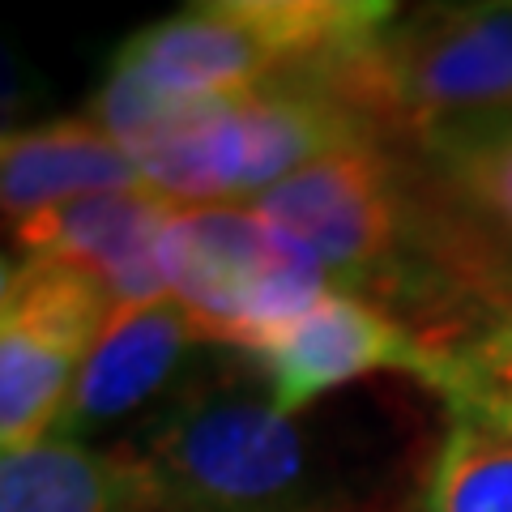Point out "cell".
Instances as JSON below:
<instances>
[{"mask_svg":"<svg viewBox=\"0 0 512 512\" xmlns=\"http://www.w3.org/2000/svg\"><path fill=\"white\" fill-rule=\"evenodd\" d=\"M133 512H329V466L248 355L201 363L111 448Z\"/></svg>","mask_w":512,"mask_h":512,"instance_id":"cell-1","label":"cell"},{"mask_svg":"<svg viewBox=\"0 0 512 512\" xmlns=\"http://www.w3.org/2000/svg\"><path fill=\"white\" fill-rule=\"evenodd\" d=\"M312 77L376 128L414 146L512 120V5H427L384 26Z\"/></svg>","mask_w":512,"mask_h":512,"instance_id":"cell-2","label":"cell"},{"mask_svg":"<svg viewBox=\"0 0 512 512\" xmlns=\"http://www.w3.org/2000/svg\"><path fill=\"white\" fill-rule=\"evenodd\" d=\"M393 13L367 0H205L128 35L111 73L180 107L214 103L312 73Z\"/></svg>","mask_w":512,"mask_h":512,"instance_id":"cell-3","label":"cell"},{"mask_svg":"<svg viewBox=\"0 0 512 512\" xmlns=\"http://www.w3.org/2000/svg\"><path fill=\"white\" fill-rule=\"evenodd\" d=\"M376 128L312 73L184 107L163 137L137 154L146 184L175 205L256 201L316 158Z\"/></svg>","mask_w":512,"mask_h":512,"instance_id":"cell-4","label":"cell"},{"mask_svg":"<svg viewBox=\"0 0 512 512\" xmlns=\"http://www.w3.org/2000/svg\"><path fill=\"white\" fill-rule=\"evenodd\" d=\"M252 205L325 269L333 291L376 308L414 295L419 265L410 252L423 231V205L406 167L380 137L316 158Z\"/></svg>","mask_w":512,"mask_h":512,"instance_id":"cell-5","label":"cell"},{"mask_svg":"<svg viewBox=\"0 0 512 512\" xmlns=\"http://www.w3.org/2000/svg\"><path fill=\"white\" fill-rule=\"evenodd\" d=\"M158 269L163 291L188 303L222 350H244L333 291L325 269L269 227L252 201L180 205L158 244Z\"/></svg>","mask_w":512,"mask_h":512,"instance_id":"cell-6","label":"cell"},{"mask_svg":"<svg viewBox=\"0 0 512 512\" xmlns=\"http://www.w3.org/2000/svg\"><path fill=\"white\" fill-rule=\"evenodd\" d=\"M116 312L111 291L64 261H13L0 282V444L5 453L56 431L77 376Z\"/></svg>","mask_w":512,"mask_h":512,"instance_id":"cell-7","label":"cell"},{"mask_svg":"<svg viewBox=\"0 0 512 512\" xmlns=\"http://www.w3.org/2000/svg\"><path fill=\"white\" fill-rule=\"evenodd\" d=\"M239 355L261 367L282 414L308 410L338 384L376 372L414 376L440 397L453 393L457 380V346L431 342L402 325L389 308L346 291H329L299 316L265 329Z\"/></svg>","mask_w":512,"mask_h":512,"instance_id":"cell-8","label":"cell"},{"mask_svg":"<svg viewBox=\"0 0 512 512\" xmlns=\"http://www.w3.org/2000/svg\"><path fill=\"white\" fill-rule=\"evenodd\" d=\"M201 346H218L214 329L175 295L124 303L103 325L52 436L86 444L128 414L163 406L192 376Z\"/></svg>","mask_w":512,"mask_h":512,"instance_id":"cell-9","label":"cell"},{"mask_svg":"<svg viewBox=\"0 0 512 512\" xmlns=\"http://www.w3.org/2000/svg\"><path fill=\"white\" fill-rule=\"evenodd\" d=\"M171 197L154 188H124V192H94L13 222V248L18 261H64L99 278L116 308L141 303L163 291L158 269V244L175 218Z\"/></svg>","mask_w":512,"mask_h":512,"instance_id":"cell-10","label":"cell"},{"mask_svg":"<svg viewBox=\"0 0 512 512\" xmlns=\"http://www.w3.org/2000/svg\"><path fill=\"white\" fill-rule=\"evenodd\" d=\"M124 188H150L146 171L133 150L90 116L9 128L0 141V201L9 227L47 205Z\"/></svg>","mask_w":512,"mask_h":512,"instance_id":"cell-11","label":"cell"},{"mask_svg":"<svg viewBox=\"0 0 512 512\" xmlns=\"http://www.w3.org/2000/svg\"><path fill=\"white\" fill-rule=\"evenodd\" d=\"M0 512H133V491L111 448L47 436L0 461Z\"/></svg>","mask_w":512,"mask_h":512,"instance_id":"cell-12","label":"cell"},{"mask_svg":"<svg viewBox=\"0 0 512 512\" xmlns=\"http://www.w3.org/2000/svg\"><path fill=\"white\" fill-rule=\"evenodd\" d=\"M423 512H512V431L470 414H448Z\"/></svg>","mask_w":512,"mask_h":512,"instance_id":"cell-13","label":"cell"},{"mask_svg":"<svg viewBox=\"0 0 512 512\" xmlns=\"http://www.w3.org/2000/svg\"><path fill=\"white\" fill-rule=\"evenodd\" d=\"M423 158L470 210L512 235V120L427 141Z\"/></svg>","mask_w":512,"mask_h":512,"instance_id":"cell-14","label":"cell"},{"mask_svg":"<svg viewBox=\"0 0 512 512\" xmlns=\"http://www.w3.org/2000/svg\"><path fill=\"white\" fill-rule=\"evenodd\" d=\"M444 402L448 414H470L512 431V308L457 346V380Z\"/></svg>","mask_w":512,"mask_h":512,"instance_id":"cell-15","label":"cell"}]
</instances>
